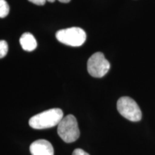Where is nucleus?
<instances>
[{"label": "nucleus", "instance_id": "nucleus-1", "mask_svg": "<svg viewBox=\"0 0 155 155\" xmlns=\"http://www.w3.org/2000/svg\"><path fill=\"white\" fill-rule=\"evenodd\" d=\"M63 118V112L60 108H51L30 118L29 125L35 129H49L58 126Z\"/></svg>", "mask_w": 155, "mask_h": 155}, {"label": "nucleus", "instance_id": "nucleus-2", "mask_svg": "<svg viewBox=\"0 0 155 155\" xmlns=\"http://www.w3.org/2000/svg\"><path fill=\"white\" fill-rule=\"evenodd\" d=\"M58 134L66 143H72L76 141L80 137V130L76 118L71 114L63 117L58 125Z\"/></svg>", "mask_w": 155, "mask_h": 155}, {"label": "nucleus", "instance_id": "nucleus-3", "mask_svg": "<svg viewBox=\"0 0 155 155\" xmlns=\"http://www.w3.org/2000/svg\"><path fill=\"white\" fill-rule=\"evenodd\" d=\"M55 37L61 43L72 47L81 46L86 40V32L80 28H71L58 30Z\"/></svg>", "mask_w": 155, "mask_h": 155}, {"label": "nucleus", "instance_id": "nucleus-4", "mask_svg": "<svg viewBox=\"0 0 155 155\" xmlns=\"http://www.w3.org/2000/svg\"><path fill=\"white\" fill-rule=\"evenodd\" d=\"M117 110L122 116L131 121H139L141 119V111L136 101L130 97L124 96L117 101Z\"/></svg>", "mask_w": 155, "mask_h": 155}, {"label": "nucleus", "instance_id": "nucleus-5", "mask_svg": "<svg viewBox=\"0 0 155 155\" xmlns=\"http://www.w3.org/2000/svg\"><path fill=\"white\" fill-rule=\"evenodd\" d=\"M88 72L94 78H102L108 72L110 63L105 58L104 54L100 52L91 56L87 63Z\"/></svg>", "mask_w": 155, "mask_h": 155}, {"label": "nucleus", "instance_id": "nucleus-6", "mask_svg": "<svg viewBox=\"0 0 155 155\" xmlns=\"http://www.w3.org/2000/svg\"><path fill=\"white\" fill-rule=\"evenodd\" d=\"M30 151L32 155H54L53 145L45 139H39L32 142Z\"/></svg>", "mask_w": 155, "mask_h": 155}, {"label": "nucleus", "instance_id": "nucleus-7", "mask_svg": "<svg viewBox=\"0 0 155 155\" xmlns=\"http://www.w3.org/2000/svg\"><path fill=\"white\" fill-rule=\"evenodd\" d=\"M21 46L26 51H33L38 46V43L35 37L30 32H25L19 39Z\"/></svg>", "mask_w": 155, "mask_h": 155}, {"label": "nucleus", "instance_id": "nucleus-8", "mask_svg": "<svg viewBox=\"0 0 155 155\" xmlns=\"http://www.w3.org/2000/svg\"><path fill=\"white\" fill-rule=\"evenodd\" d=\"M9 6L5 0H0V18H4L8 15Z\"/></svg>", "mask_w": 155, "mask_h": 155}, {"label": "nucleus", "instance_id": "nucleus-9", "mask_svg": "<svg viewBox=\"0 0 155 155\" xmlns=\"http://www.w3.org/2000/svg\"><path fill=\"white\" fill-rule=\"evenodd\" d=\"M8 52V44L5 40H0V59L5 57Z\"/></svg>", "mask_w": 155, "mask_h": 155}, {"label": "nucleus", "instance_id": "nucleus-10", "mask_svg": "<svg viewBox=\"0 0 155 155\" xmlns=\"http://www.w3.org/2000/svg\"><path fill=\"white\" fill-rule=\"evenodd\" d=\"M72 155H90L88 153L85 152L84 150H81V149H75L73 151Z\"/></svg>", "mask_w": 155, "mask_h": 155}, {"label": "nucleus", "instance_id": "nucleus-11", "mask_svg": "<svg viewBox=\"0 0 155 155\" xmlns=\"http://www.w3.org/2000/svg\"><path fill=\"white\" fill-rule=\"evenodd\" d=\"M28 1L39 6H42L46 3V0H28Z\"/></svg>", "mask_w": 155, "mask_h": 155}, {"label": "nucleus", "instance_id": "nucleus-12", "mask_svg": "<svg viewBox=\"0 0 155 155\" xmlns=\"http://www.w3.org/2000/svg\"><path fill=\"white\" fill-rule=\"evenodd\" d=\"M55 0H46V2H54ZM60 2L62 3H68L71 2V0H58Z\"/></svg>", "mask_w": 155, "mask_h": 155}]
</instances>
